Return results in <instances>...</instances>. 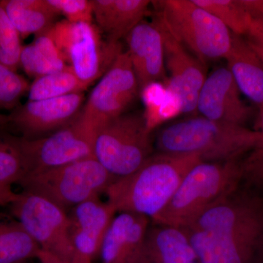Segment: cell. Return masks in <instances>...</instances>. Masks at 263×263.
<instances>
[{
    "mask_svg": "<svg viewBox=\"0 0 263 263\" xmlns=\"http://www.w3.org/2000/svg\"><path fill=\"white\" fill-rule=\"evenodd\" d=\"M164 41V66L169 74L168 89L180 112L197 114V102L206 79L205 65L176 39L162 22L156 20Z\"/></svg>",
    "mask_w": 263,
    "mask_h": 263,
    "instance_id": "7c38bea8",
    "label": "cell"
},
{
    "mask_svg": "<svg viewBox=\"0 0 263 263\" xmlns=\"http://www.w3.org/2000/svg\"><path fill=\"white\" fill-rule=\"evenodd\" d=\"M22 263H26V262H22Z\"/></svg>",
    "mask_w": 263,
    "mask_h": 263,
    "instance_id": "74e56055",
    "label": "cell"
},
{
    "mask_svg": "<svg viewBox=\"0 0 263 263\" xmlns=\"http://www.w3.org/2000/svg\"><path fill=\"white\" fill-rule=\"evenodd\" d=\"M91 259L86 258V257H81V256L75 254L73 259H72V263H92Z\"/></svg>",
    "mask_w": 263,
    "mask_h": 263,
    "instance_id": "e575fe53",
    "label": "cell"
},
{
    "mask_svg": "<svg viewBox=\"0 0 263 263\" xmlns=\"http://www.w3.org/2000/svg\"><path fill=\"white\" fill-rule=\"evenodd\" d=\"M138 263H148V262H143V261H139V262H138ZM195 263H197V262H195Z\"/></svg>",
    "mask_w": 263,
    "mask_h": 263,
    "instance_id": "8d00e7d4",
    "label": "cell"
},
{
    "mask_svg": "<svg viewBox=\"0 0 263 263\" xmlns=\"http://www.w3.org/2000/svg\"><path fill=\"white\" fill-rule=\"evenodd\" d=\"M25 175L20 138L0 134V191L13 193L12 185L18 184Z\"/></svg>",
    "mask_w": 263,
    "mask_h": 263,
    "instance_id": "d4e9b609",
    "label": "cell"
},
{
    "mask_svg": "<svg viewBox=\"0 0 263 263\" xmlns=\"http://www.w3.org/2000/svg\"><path fill=\"white\" fill-rule=\"evenodd\" d=\"M49 29L36 36L34 42L23 46L21 52V67L27 75L35 79L68 67Z\"/></svg>",
    "mask_w": 263,
    "mask_h": 263,
    "instance_id": "7402d4cb",
    "label": "cell"
},
{
    "mask_svg": "<svg viewBox=\"0 0 263 263\" xmlns=\"http://www.w3.org/2000/svg\"><path fill=\"white\" fill-rule=\"evenodd\" d=\"M139 91L127 52H121L95 86L80 115L98 130L122 115Z\"/></svg>",
    "mask_w": 263,
    "mask_h": 263,
    "instance_id": "8fae6325",
    "label": "cell"
},
{
    "mask_svg": "<svg viewBox=\"0 0 263 263\" xmlns=\"http://www.w3.org/2000/svg\"><path fill=\"white\" fill-rule=\"evenodd\" d=\"M84 100L83 92L61 98L29 101L8 116L12 126L25 139L51 134L73 121Z\"/></svg>",
    "mask_w": 263,
    "mask_h": 263,
    "instance_id": "4fadbf2b",
    "label": "cell"
},
{
    "mask_svg": "<svg viewBox=\"0 0 263 263\" xmlns=\"http://www.w3.org/2000/svg\"><path fill=\"white\" fill-rule=\"evenodd\" d=\"M87 89L70 67L48 75L37 78L30 84L29 101L61 98L66 95L83 92Z\"/></svg>",
    "mask_w": 263,
    "mask_h": 263,
    "instance_id": "cb8c5ba5",
    "label": "cell"
},
{
    "mask_svg": "<svg viewBox=\"0 0 263 263\" xmlns=\"http://www.w3.org/2000/svg\"><path fill=\"white\" fill-rule=\"evenodd\" d=\"M259 109L258 141L240 160V164L242 185L263 195V106Z\"/></svg>",
    "mask_w": 263,
    "mask_h": 263,
    "instance_id": "4316f807",
    "label": "cell"
},
{
    "mask_svg": "<svg viewBox=\"0 0 263 263\" xmlns=\"http://www.w3.org/2000/svg\"><path fill=\"white\" fill-rule=\"evenodd\" d=\"M259 132L243 125L193 117L161 130L156 139L159 153L200 156L205 162L241 160L255 146Z\"/></svg>",
    "mask_w": 263,
    "mask_h": 263,
    "instance_id": "3957f363",
    "label": "cell"
},
{
    "mask_svg": "<svg viewBox=\"0 0 263 263\" xmlns=\"http://www.w3.org/2000/svg\"><path fill=\"white\" fill-rule=\"evenodd\" d=\"M22 47L20 34L0 1V64L16 71L20 66Z\"/></svg>",
    "mask_w": 263,
    "mask_h": 263,
    "instance_id": "83f0119b",
    "label": "cell"
},
{
    "mask_svg": "<svg viewBox=\"0 0 263 263\" xmlns=\"http://www.w3.org/2000/svg\"><path fill=\"white\" fill-rule=\"evenodd\" d=\"M29 86L23 76L0 64V108L16 106L22 97L28 92Z\"/></svg>",
    "mask_w": 263,
    "mask_h": 263,
    "instance_id": "f1b7e54d",
    "label": "cell"
},
{
    "mask_svg": "<svg viewBox=\"0 0 263 263\" xmlns=\"http://www.w3.org/2000/svg\"><path fill=\"white\" fill-rule=\"evenodd\" d=\"M140 261L195 263L198 259L186 228L153 223L147 230Z\"/></svg>",
    "mask_w": 263,
    "mask_h": 263,
    "instance_id": "ac0fdd59",
    "label": "cell"
},
{
    "mask_svg": "<svg viewBox=\"0 0 263 263\" xmlns=\"http://www.w3.org/2000/svg\"><path fill=\"white\" fill-rule=\"evenodd\" d=\"M2 5L21 38L46 32L59 13L48 0H3Z\"/></svg>",
    "mask_w": 263,
    "mask_h": 263,
    "instance_id": "44dd1931",
    "label": "cell"
},
{
    "mask_svg": "<svg viewBox=\"0 0 263 263\" xmlns=\"http://www.w3.org/2000/svg\"><path fill=\"white\" fill-rule=\"evenodd\" d=\"M247 41L257 53L263 63V22L252 17L250 27L247 34Z\"/></svg>",
    "mask_w": 263,
    "mask_h": 263,
    "instance_id": "4dcf8cb0",
    "label": "cell"
},
{
    "mask_svg": "<svg viewBox=\"0 0 263 263\" xmlns=\"http://www.w3.org/2000/svg\"><path fill=\"white\" fill-rule=\"evenodd\" d=\"M186 229L199 263H263V195L241 185Z\"/></svg>",
    "mask_w": 263,
    "mask_h": 263,
    "instance_id": "6da1fadb",
    "label": "cell"
},
{
    "mask_svg": "<svg viewBox=\"0 0 263 263\" xmlns=\"http://www.w3.org/2000/svg\"><path fill=\"white\" fill-rule=\"evenodd\" d=\"M155 3L157 20L204 65L226 58L231 48L233 33L219 19L193 0Z\"/></svg>",
    "mask_w": 263,
    "mask_h": 263,
    "instance_id": "5b68a950",
    "label": "cell"
},
{
    "mask_svg": "<svg viewBox=\"0 0 263 263\" xmlns=\"http://www.w3.org/2000/svg\"><path fill=\"white\" fill-rule=\"evenodd\" d=\"M41 250L18 221H0V263L26 262Z\"/></svg>",
    "mask_w": 263,
    "mask_h": 263,
    "instance_id": "603a6c76",
    "label": "cell"
},
{
    "mask_svg": "<svg viewBox=\"0 0 263 263\" xmlns=\"http://www.w3.org/2000/svg\"><path fill=\"white\" fill-rule=\"evenodd\" d=\"M8 126V117L0 115V130H3Z\"/></svg>",
    "mask_w": 263,
    "mask_h": 263,
    "instance_id": "d590c367",
    "label": "cell"
},
{
    "mask_svg": "<svg viewBox=\"0 0 263 263\" xmlns=\"http://www.w3.org/2000/svg\"><path fill=\"white\" fill-rule=\"evenodd\" d=\"M241 185L240 160L202 161L189 171L167 205L152 221L188 228L202 213Z\"/></svg>",
    "mask_w": 263,
    "mask_h": 263,
    "instance_id": "277c9868",
    "label": "cell"
},
{
    "mask_svg": "<svg viewBox=\"0 0 263 263\" xmlns=\"http://www.w3.org/2000/svg\"><path fill=\"white\" fill-rule=\"evenodd\" d=\"M50 32L66 63L86 88L103 76L123 51L120 43L103 41L93 23L62 20L54 23Z\"/></svg>",
    "mask_w": 263,
    "mask_h": 263,
    "instance_id": "ba28073f",
    "label": "cell"
},
{
    "mask_svg": "<svg viewBox=\"0 0 263 263\" xmlns=\"http://www.w3.org/2000/svg\"><path fill=\"white\" fill-rule=\"evenodd\" d=\"M18 194L15 193H5L0 191V206L11 204L16 198Z\"/></svg>",
    "mask_w": 263,
    "mask_h": 263,
    "instance_id": "836d02e7",
    "label": "cell"
},
{
    "mask_svg": "<svg viewBox=\"0 0 263 263\" xmlns=\"http://www.w3.org/2000/svg\"><path fill=\"white\" fill-rule=\"evenodd\" d=\"M194 3L219 19L233 34L246 36L252 16L242 0H193Z\"/></svg>",
    "mask_w": 263,
    "mask_h": 263,
    "instance_id": "484cf974",
    "label": "cell"
},
{
    "mask_svg": "<svg viewBox=\"0 0 263 263\" xmlns=\"http://www.w3.org/2000/svg\"><path fill=\"white\" fill-rule=\"evenodd\" d=\"M152 131L146 117L122 114L99 128L94 157L117 179L129 176L154 155Z\"/></svg>",
    "mask_w": 263,
    "mask_h": 263,
    "instance_id": "52a82bcc",
    "label": "cell"
},
{
    "mask_svg": "<svg viewBox=\"0 0 263 263\" xmlns=\"http://www.w3.org/2000/svg\"><path fill=\"white\" fill-rule=\"evenodd\" d=\"M93 17L102 33L110 41L119 42L143 22L152 1L148 0H91Z\"/></svg>",
    "mask_w": 263,
    "mask_h": 263,
    "instance_id": "d6986e66",
    "label": "cell"
},
{
    "mask_svg": "<svg viewBox=\"0 0 263 263\" xmlns=\"http://www.w3.org/2000/svg\"><path fill=\"white\" fill-rule=\"evenodd\" d=\"M115 208L100 197L72 208L68 213L75 254L93 260L100 255L105 233L117 215Z\"/></svg>",
    "mask_w": 263,
    "mask_h": 263,
    "instance_id": "2e32d148",
    "label": "cell"
},
{
    "mask_svg": "<svg viewBox=\"0 0 263 263\" xmlns=\"http://www.w3.org/2000/svg\"><path fill=\"white\" fill-rule=\"evenodd\" d=\"M236 83L226 67H219L207 76L197 102V113L216 121L245 126L252 109L240 97Z\"/></svg>",
    "mask_w": 263,
    "mask_h": 263,
    "instance_id": "5bb4252c",
    "label": "cell"
},
{
    "mask_svg": "<svg viewBox=\"0 0 263 263\" xmlns=\"http://www.w3.org/2000/svg\"><path fill=\"white\" fill-rule=\"evenodd\" d=\"M125 40L139 91L163 81L166 76L163 36L157 22L143 21L132 29Z\"/></svg>",
    "mask_w": 263,
    "mask_h": 263,
    "instance_id": "9a60e30c",
    "label": "cell"
},
{
    "mask_svg": "<svg viewBox=\"0 0 263 263\" xmlns=\"http://www.w3.org/2000/svg\"><path fill=\"white\" fill-rule=\"evenodd\" d=\"M224 60L240 92L263 106V63L243 36L233 34L231 48Z\"/></svg>",
    "mask_w": 263,
    "mask_h": 263,
    "instance_id": "ffe728a7",
    "label": "cell"
},
{
    "mask_svg": "<svg viewBox=\"0 0 263 263\" xmlns=\"http://www.w3.org/2000/svg\"><path fill=\"white\" fill-rule=\"evenodd\" d=\"M151 219L129 212L118 213L109 227L100 249L101 263H138Z\"/></svg>",
    "mask_w": 263,
    "mask_h": 263,
    "instance_id": "e0dca14e",
    "label": "cell"
},
{
    "mask_svg": "<svg viewBox=\"0 0 263 263\" xmlns=\"http://www.w3.org/2000/svg\"><path fill=\"white\" fill-rule=\"evenodd\" d=\"M97 132L92 124L78 115L70 124L48 136L34 139L21 137L26 175L94 157Z\"/></svg>",
    "mask_w": 263,
    "mask_h": 263,
    "instance_id": "9c48e42d",
    "label": "cell"
},
{
    "mask_svg": "<svg viewBox=\"0 0 263 263\" xmlns=\"http://www.w3.org/2000/svg\"><path fill=\"white\" fill-rule=\"evenodd\" d=\"M95 157L26 175L18 185L67 209L98 198L117 180Z\"/></svg>",
    "mask_w": 263,
    "mask_h": 263,
    "instance_id": "8992f818",
    "label": "cell"
},
{
    "mask_svg": "<svg viewBox=\"0 0 263 263\" xmlns=\"http://www.w3.org/2000/svg\"><path fill=\"white\" fill-rule=\"evenodd\" d=\"M37 259L40 263H69L42 250L40 251Z\"/></svg>",
    "mask_w": 263,
    "mask_h": 263,
    "instance_id": "d6a6232c",
    "label": "cell"
},
{
    "mask_svg": "<svg viewBox=\"0 0 263 263\" xmlns=\"http://www.w3.org/2000/svg\"><path fill=\"white\" fill-rule=\"evenodd\" d=\"M203 161L200 156L158 153L141 167L111 183L105 195L117 213L141 214L151 221L171 200L189 171Z\"/></svg>",
    "mask_w": 263,
    "mask_h": 263,
    "instance_id": "7a4b0ae2",
    "label": "cell"
},
{
    "mask_svg": "<svg viewBox=\"0 0 263 263\" xmlns=\"http://www.w3.org/2000/svg\"><path fill=\"white\" fill-rule=\"evenodd\" d=\"M249 14L263 22V0H242Z\"/></svg>",
    "mask_w": 263,
    "mask_h": 263,
    "instance_id": "1f68e13d",
    "label": "cell"
},
{
    "mask_svg": "<svg viewBox=\"0 0 263 263\" xmlns=\"http://www.w3.org/2000/svg\"><path fill=\"white\" fill-rule=\"evenodd\" d=\"M59 15L72 23H92L93 5L91 0H48Z\"/></svg>",
    "mask_w": 263,
    "mask_h": 263,
    "instance_id": "f546056e",
    "label": "cell"
},
{
    "mask_svg": "<svg viewBox=\"0 0 263 263\" xmlns=\"http://www.w3.org/2000/svg\"><path fill=\"white\" fill-rule=\"evenodd\" d=\"M10 205L17 221L41 250L72 263L76 253L68 213L44 197L24 191Z\"/></svg>",
    "mask_w": 263,
    "mask_h": 263,
    "instance_id": "30bf717a",
    "label": "cell"
}]
</instances>
